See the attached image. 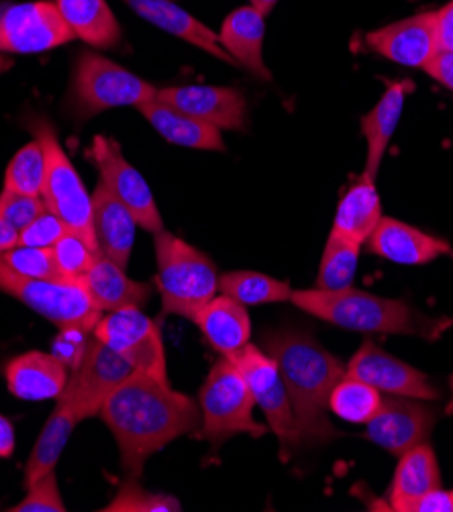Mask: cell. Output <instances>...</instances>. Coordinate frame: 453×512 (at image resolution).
Wrapping results in <instances>:
<instances>
[{
    "label": "cell",
    "instance_id": "obj_1",
    "mask_svg": "<svg viewBox=\"0 0 453 512\" xmlns=\"http://www.w3.org/2000/svg\"><path fill=\"white\" fill-rule=\"evenodd\" d=\"M98 417L113 433L121 466L133 478H141L151 455L178 437L198 435L203 423L198 402L141 372H133L109 394Z\"/></svg>",
    "mask_w": 453,
    "mask_h": 512
},
{
    "label": "cell",
    "instance_id": "obj_2",
    "mask_svg": "<svg viewBox=\"0 0 453 512\" xmlns=\"http://www.w3.org/2000/svg\"><path fill=\"white\" fill-rule=\"evenodd\" d=\"M262 349L276 362L286 384L300 447L341 437L329 421V394L345 376L339 357L313 335L296 329L264 331Z\"/></svg>",
    "mask_w": 453,
    "mask_h": 512
},
{
    "label": "cell",
    "instance_id": "obj_3",
    "mask_svg": "<svg viewBox=\"0 0 453 512\" xmlns=\"http://www.w3.org/2000/svg\"><path fill=\"white\" fill-rule=\"evenodd\" d=\"M290 302L329 325L358 333L411 335L437 341L453 321L429 317L402 298H384L358 288L292 290Z\"/></svg>",
    "mask_w": 453,
    "mask_h": 512
},
{
    "label": "cell",
    "instance_id": "obj_4",
    "mask_svg": "<svg viewBox=\"0 0 453 512\" xmlns=\"http://www.w3.org/2000/svg\"><path fill=\"white\" fill-rule=\"evenodd\" d=\"M156 237V288L164 315L194 319L219 292V272L207 253L162 229Z\"/></svg>",
    "mask_w": 453,
    "mask_h": 512
},
{
    "label": "cell",
    "instance_id": "obj_5",
    "mask_svg": "<svg viewBox=\"0 0 453 512\" xmlns=\"http://www.w3.org/2000/svg\"><path fill=\"white\" fill-rule=\"evenodd\" d=\"M158 88L131 74L96 51H82L74 64L66 109L84 123L100 113L119 107H141L156 98Z\"/></svg>",
    "mask_w": 453,
    "mask_h": 512
},
{
    "label": "cell",
    "instance_id": "obj_6",
    "mask_svg": "<svg viewBox=\"0 0 453 512\" xmlns=\"http://www.w3.org/2000/svg\"><path fill=\"white\" fill-rule=\"evenodd\" d=\"M200 423L198 437L211 443L213 449L221 447L235 435L264 437L270 429L254 419L256 400L249 390L239 368L231 357L223 355L211 368L203 388L198 392Z\"/></svg>",
    "mask_w": 453,
    "mask_h": 512
},
{
    "label": "cell",
    "instance_id": "obj_7",
    "mask_svg": "<svg viewBox=\"0 0 453 512\" xmlns=\"http://www.w3.org/2000/svg\"><path fill=\"white\" fill-rule=\"evenodd\" d=\"M31 129L41 143L45 158V178L41 188L45 209L60 217L68 231L80 235L98 249L92 231V194H88L80 174L70 162L54 125L37 119L31 123Z\"/></svg>",
    "mask_w": 453,
    "mask_h": 512
},
{
    "label": "cell",
    "instance_id": "obj_8",
    "mask_svg": "<svg viewBox=\"0 0 453 512\" xmlns=\"http://www.w3.org/2000/svg\"><path fill=\"white\" fill-rule=\"evenodd\" d=\"M0 292H5L60 329L92 333L103 311L90 298L82 282L25 278L0 266Z\"/></svg>",
    "mask_w": 453,
    "mask_h": 512
},
{
    "label": "cell",
    "instance_id": "obj_9",
    "mask_svg": "<svg viewBox=\"0 0 453 512\" xmlns=\"http://www.w3.org/2000/svg\"><path fill=\"white\" fill-rule=\"evenodd\" d=\"M229 357L249 384L256 406L262 408L266 417L268 429L278 437L282 462H288L294 451L300 449V439L290 396L276 362L262 347L251 343H247Z\"/></svg>",
    "mask_w": 453,
    "mask_h": 512
},
{
    "label": "cell",
    "instance_id": "obj_10",
    "mask_svg": "<svg viewBox=\"0 0 453 512\" xmlns=\"http://www.w3.org/2000/svg\"><path fill=\"white\" fill-rule=\"evenodd\" d=\"M92 335L117 351L133 372L170 384L162 333L139 309L109 313L96 323Z\"/></svg>",
    "mask_w": 453,
    "mask_h": 512
},
{
    "label": "cell",
    "instance_id": "obj_11",
    "mask_svg": "<svg viewBox=\"0 0 453 512\" xmlns=\"http://www.w3.org/2000/svg\"><path fill=\"white\" fill-rule=\"evenodd\" d=\"M131 374L133 368L123 357L92 335L84 360L70 372V380L60 398L74 408L78 421L98 417L109 394Z\"/></svg>",
    "mask_w": 453,
    "mask_h": 512
},
{
    "label": "cell",
    "instance_id": "obj_12",
    "mask_svg": "<svg viewBox=\"0 0 453 512\" xmlns=\"http://www.w3.org/2000/svg\"><path fill=\"white\" fill-rule=\"evenodd\" d=\"M72 39L76 37L54 0L21 3L0 13V54H43Z\"/></svg>",
    "mask_w": 453,
    "mask_h": 512
},
{
    "label": "cell",
    "instance_id": "obj_13",
    "mask_svg": "<svg viewBox=\"0 0 453 512\" xmlns=\"http://www.w3.org/2000/svg\"><path fill=\"white\" fill-rule=\"evenodd\" d=\"M90 158L98 168L100 182L133 213L139 227L151 233L164 229V221L149 184L125 160L121 145L113 137L96 135L90 145Z\"/></svg>",
    "mask_w": 453,
    "mask_h": 512
},
{
    "label": "cell",
    "instance_id": "obj_14",
    "mask_svg": "<svg viewBox=\"0 0 453 512\" xmlns=\"http://www.w3.org/2000/svg\"><path fill=\"white\" fill-rule=\"evenodd\" d=\"M439 417V408L427 404V400L386 394L374 419L366 423V437L384 451L400 457L429 441Z\"/></svg>",
    "mask_w": 453,
    "mask_h": 512
},
{
    "label": "cell",
    "instance_id": "obj_15",
    "mask_svg": "<svg viewBox=\"0 0 453 512\" xmlns=\"http://www.w3.org/2000/svg\"><path fill=\"white\" fill-rule=\"evenodd\" d=\"M345 374L372 384L382 394L407 396L419 400H439L441 388L423 372L386 353L372 341H366L345 366Z\"/></svg>",
    "mask_w": 453,
    "mask_h": 512
},
{
    "label": "cell",
    "instance_id": "obj_16",
    "mask_svg": "<svg viewBox=\"0 0 453 512\" xmlns=\"http://www.w3.org/2000/svg\"><path fill=\"white\" fill-rule=\"evenodd\" d=\"M156 98L166 105L205 121L219 131H243L247 121L245 96L239 88L213 84H186L158 88Z\"/></svg>",
    "mask_w": 453,
    "mask_h": 512
},
{
    "label": "cell",
    "instance_id": "obj_17",
    "mask_svg": "<svg viewBox=\"0 0 453 512\" xmlns=\"http://www.w3.org/2000/svg\"><path fill=\"white\" fill-rule=\"evenodd\" d=\"M366 43L378 56L415 70H425L439 51L435 13H421L384 25L366 35Z\"/></svg>",
    "mask_w": 453,
    "mask_h": 512
},
{
    "label": "cell",
    "instance_id": "obj_18",
    "mask_svg": "<svg viewBox=\"0 0 453 512\" xmlns=\"http://www.w3.org/2000/svg\"><path fill=\"white\" fill-rule=\"evenodd\" d=\"M366 245L370 253L398 266H425L451 253L445 239L392 217H382Z\"/></svg>",
    "mask_w": 453,
    "mask_h": 512
},
{
    "label": "cell",
    "instance_id": "obj_19",
    "mask_svg": "<svg viewBox=\"0 0 453 512\" xmlns=\"http://www.w3.org/2000/svg\"><path fill=\"white\" fill-rule=\"evenodd\" d=\"M137 227L133 213L103 182H98L92 194V231L100 255L127 268Z\"/></svg>",
    "mask_w": 453,
    "mask_h": 512
},
{
    "label": "cell",
    "instance_id": "obj_20",
    "mask_svg": "<svg viewBox=\"0 0 453 512\" xmlns=\"http://www.w3.org/2000/svg\"><path fill=\"white\" fill-rule=\"evenodd\" d=\"M5 378L13 396L39 402L60 398L70 380V370L54 353L27 351L7 364Z\"/></svg>",
    "mask_w": 453,
    "mask_h": 512
},
{
    "label": "cell",
    "instance_id": "obj_21",
    "mask_svg": "<svg viewBox=\"0 0 453 512\" xmlns=\"http://www.w3.org/2000/svg\"><path fill=\"white\" fill-rule=\"evenodd\" d=\"M127 7H131L143 21L156 25L158 29L207 51L213 58L237 66L233 58L219 43V33L209 29L205 23H200L194 15L186 13L178 7L174 0H125Z\"/></svg>",
    "mask_w": 453,
    "mask_h": 512
},
{
    "label": "cell",
    "instance_id": "obj_22",
    "mask_svg": "<svg viewBox=\"0 0 453 512\" xmlns=\"http://www.w3.org/2000/svg\"><path fill=\"white\" fill-rule=\"evenodd\" d=\"M264 37L266 15L251 5L229 13L219 31V43L233 58L237 66L262 80H272V74L264 62Z\"/></svg>",
    "mask_w": 453,
    "mask_h": 512
},
{
    "label": "cell",
    "instance_id": "obj_23",
    "mask_svg": "<svg viewBox=\"0 0 453 512\" xmlns=\"http://www.w3.org/2000/svg\"><path fill=\"white\" fill-rule=\"evenodd\" d=\"M439 486L441 472L437 455L429 443H421L400 455L388 490V508L396 512H413L417 500Z\"/></svg>",
    "mask_w": 453,
    "mask_h": 512
},
{
    "label": "cell",
    "instance_id": "obj_24",
    "mask_svg": "<svg viewBox=\"0 0 453 512\" xmlns=\"http://www.w3.org/2000/svg\"><path fill=\"white\" fill-rule=\"evenodd\" d=\"M90 298L103 313L141 309L154 294V286L131 280L125 268L100 255L92 270L82 278Z\"/></svg>",
    "mask_w": 453,
    "mask_h": 512
},
{
    "label": "cell",
    "instance_id": "obj_25",
    "mask_svg": "<svg viewBox=\"0 0 453 512\" xmlns=\"http://www.w3.org/2000/svg\"><path fill=\"white\" fill-rule=\"evenodd\" d=\"M137 109L151 127L174 145L203 151H225V141L217 127L166 105L160 98H151Z\"/></svg>",
    "mask_w": 453,
    "mask_h": 512
},
{
    "label": "cell",
    "instance_id": "obj_26",
    "mask_svg": "<svg viewBox=\"0 0 453 512\" xmlns=\"http://www.w3.org/2000/svg\"><path fill=\"white\" fill-rule=\"evenodd\" d=\"M192 323L217 353L227 357L245 347L251 337V321L245 306L225 294L209 300Z\"/></svg>",
    "mask_w": 453,
    "mask_h": 512
},
{
    "label": "cell",
    "instance_id": "obj_27",
    "mask_svg": "<svg viewBox=\"0 0 453 512\" xmlns=\"http://www.w3.org/2000/svg\"><path fill=\"white\" fill-rule=\"evenodd\" d=\"M409 88H411L409 80H398L390 84L374 105V109L368 111L360 121V127L368 145L364 174L374 180L380 172L384 153L392 141V135L400 123Z\"/></svg>",
    "mask_w": 453,
    "mask_h": 512
},
{
    "label": "cell",
    "instance_id": "obj_28",
    "mask_svg": "<svg viewBox=\"0 0 453 512\" xmlns=\"http://www.w3.org/2000/svg\"><path fill=\"white\" fill-rule=\"evenodd\" d=\"M382 217V202L376 180L362 174L339 198L331 233L364 245Z\"/></svg>",
    "mask_w": 453,
    "mask_h": 512
},
{
    "label": "cell",
    "instance_id": "obj_29",
    "mask_svg": "<svg viewBox=\"0 0 453 512\" xmlns=\"http://www.w3.org/2000/svg\"><path fill=\"white\" fill-rule=\"evenodd\" d=\"M76 39L96 47L111 49L121 41V25L107 0H54Z\"/></svg>",
    "mask_w": 453,
    "mask_h": 512
},
{
    "label": "cell",
    "instance_id": "obj_30",
    "mask_svg": "<svg viewBox=\"0 0 453 512\" xmlns=\"http://www.w3.org/2000/svg\"><path fill=\"white\" fill-rule=\"evenodd\" d=\"M76 423H80V421L74 413V408L64 398H58L54 413L49 415V419L45 421L43 431L27 459L25 488L31 486L35 480L43 478L45 474L56 472L60 455L64 453L66 443H68Z\"/></svg>",
    "mask_w": 453,
    "mask_h": 512
},
{
    "label": "cell",
    "instance_id": "obj_31",
    "mask_svg": "<svg viewBox=\"0 0 453 512\" xmlns=\"http://www.w3.org/2000/svg\"><path fill=\"white\" fill-rule=\"evenodd\" d=\"M382 398L372 384L345 374L329 394V413L347 423L366 425L378 413Z\"/></svg>",
    "mask_w": 453,
    "mask_h": 512
},
{
    "label": "cell",
    "instance_id": "obj_32",
    "mask_svg": "<svg viewBox=\"0 0 453 512\" xmlns=\"http://www.w3.org/2000/svg\"><path fill=\"white\" fill-rule=\"evenodd\" d=\"M219 290L243 306L288 302L292 296V286L288 282L247 270L219 276Z\"/></svg>",
    "mask_w": 453,
    "mask_h": 512
},
{
    "label": "cell",
    "instance_id": "obj_33",
    "mask_svg": "<svg viewBox=\"0 0 453 512\" xmlns=\"http://www.w3.org/2000/svg\"><path fill=\"white\" fill-rule=\"evenodd\" d=\"M362 247L364 245H360L356 241L329 233L323 258H321V266H319L317 288L345 290V288L354 286Z\"/></svg>",
    "mask_w": 453,
    "mask_h": 512
},
{
    "label": "cell",
    "instance_id": "obj_34",
    "mask_svg": "<svg viewBox=\"0 0 453 512\" xmlns=\"http://www.w3.org/2000/svg\"><path fill=\"white\" fill-rule=\"evenodd\" d=\"M43 178H45V158H43L41 143L35 139L23 145L15 153V158L9 162V168L5 172V188L23 192V194L41 196Z\"/></svg>",
    "mask_w": 453,
    "mask_h": 512
},
{
    "label": "cell",
    "instance_id": "obj_35",
    "mask_svg": "<svg viewBox=\"0 0 453 512\" xmlns=\"http://www.w3.org/2000/svg\"><path fill=\"white\" fill-rule=\"evenodd\" d=\"M0 266L9 272L25 278H41V280H64L52 247H29L17 245L5 253H0ZM70 282V280H68Z\"/></svg>",
    "mask_w": 453,
    "mask_h": 512
},
{
    "label": "cell",
    "instance_id": "obj_36",
    "mask_svg": "<svg viewBox=\"0 0 453 512\" xmlns=\"http://www.w3.org/2000/svg\"><path fill=\"white\" fill-rule=\"evenodd\" d=\"M105 512H176L180 508V500L162 494V492H149L139 484V478L129 476L119 494L105 506L100 508Z\"/></svg>",
    "mask_w": 453,
    "mask_h": 512
},
{
    "label": "cell",
    "instance_id": "obj_37",
    "mask_svg": "<svg viewBox=\"0 0 453 512\" xmlns=\"http://www.w3.org/2000/svg\"><path fill=\"white\" fill-rule=\"evenodd\" d=\"M52 251L62 278L70 282H82V278L92 270V266L100 258V251L96 247H92L86 239L72 231H68L52 247Z\"/></svg>",
    "mask_w": 453,
    "mask_h": 512
},
{
    "label": "cell",
    "instance_id": "obj_38",
    "mask_svg": "<svg viewBox=\"0 0 453 512\" xmlns=\"http://www.w3.org/2000/svg\"><path fill=\"white\" fill-rule=\"evenodd\" d=\"M41 213H45V202L41 196L23 194L7 188L0 192V219H5L17 231L29 227Z\"/></svg>",
    "mask_w": 453,
    "mask_h": 512
},
{
    "label": "cell",
    "instance_id": "obj_39",
    "mask_svg": "<svg viewBox=\"0 0 453 512\" xmlns=\"http://www.w3.org/2000/svg\"><path fill=\"white\" fill-rule=\"evenodd\" d=\"M13 512H66L56 472H49L43 478L27 486V496L11 508Z\"/></svg>",
    "mask_w": 453,
    "mask_h": 512
},
{
    "label": "cell",
    "instance_id": "obj_40",
    "mask_svg": "<svg viewBox=\"0 0 453 512\" xmlns=\"http://www.w3.org/2000/svg\"><path fill=\"white\" fill-rule=\"evenodd\" d=\"M68 233V227L60 217H56L52 211L41 213L29 227L21 231L19 245L29 247H54L64 235Z\"/></svg>",
    "mask_w": 453,
    "mask_h": 512
},
{
    "label": "cell",
    "instance_id": "obj_41",
    "mask_svg": "<svg viewBox=\"0 0 453 512\" xmlns=\"http://www.w3.org/2000/svg\"><path fill=\"white\" fill-rule=\"evenodd\" d=\"M88 343H90L88 331H82V329H60V335L54 339L52 353L72 372L84 360Z\"/></svg>",
    "mask_w": 453,
    "mask_h": 512
},
{
    "label": "cell",
    "instance_id": "obj_42",
    "mask_svg": "<svg viewBox=\"0 0 453 512\" xmlns=\"http://www.w3.org/2000/svg\"><path fill=\"white\" fill-rule=\"evenodd\" d=\"M425 72L439 82L443 88L453 92V54L451 51H437L433 60L427 64Z\"/></svg>",
    "mask_w": 453,
    "mask_h": 512
},
{
    "label": "cell",
    "instance_id": "obj_43",
    "mask_svg": "<svg viewBox=\"0 0 453 512\" xmlns=\"http://www.w3.org/2000/svg\"><path fill=\"white\" fill-rule=\"evenodd\" d=\"M413 512H453V490L433 488L417 500Z\"/></svg>",
    "mask_w": 453,
    "mask_h": 512
},
{
    "label": "cell",
    "instance_id": "obj_44",
    "mask_svg": "<svg viewBox=\"0 0 453 512\" xmlns=\"http://www.w3.org/2000/svg\"><path fill=\"white\" fill-rule=\"evenodd\" d=\"M435 35L439 51H451L453 54V0L435 11Z\"/></svg>",
    "mask_w": 453,
    "mask_h": 512
},
{
    "label": "cell",
    "instance_id": "obj_45",
    "mask_svg": "<svg viewBox=\"0 0 453 512\" xmlns=\"http://www.w3.org/2000/svg\"><path fill=\"white\" fill-rule=\"evenodd\" d=\"M15 451V427L13 423L0 415V459L11 457Z\"/></svg>",
    "mask_w": 453,
    "mask_h": 512
},
{
    "label": "cell",
    "instance_id": "obj_46",
    "mask_svg": "<svg viewBox=\"0 0 453 512\" xmlns=\"http://www.w3.org/2000/svg\"><path fill=\"white\" fill-rule=\"evenodd\" d=\"M21 231H17L13 225H9L5 219H0V253H5L19 245Z\"/></svg>",
    "mask_w": 453,
    "mask_h": 512
},
{
    "label": "cell",
    "instance_id": "obj_47",
    "mask_svg": "<svg viewBox=\"0 0 453 512\" xmlns=\"http://www.w3.org/2000/svg\"><path fill=\"white\" fill-rule=\"evenodd\" d=\"M278 3H280V0H249V5L254 7V9H258L266 17L276 9Z\"/></svg>",
    "mask_w": 453,
    "mask_h": 512
},
{
    "label": "cell",
    "instance_id": "obj_48",
    "mask_svg": "<svg viewBox=\"0 0 453 512\" xmlns=\"http://www.w3.org/2000/svg\"><path fill=\"white\" fill-rule=\"evenodd\" d=\"M11 66H13V62L9 58H5V54H0V74L7 72Z\"/></svg>",
    "mask_w": 453,
    "mask_h": 512
}]
</instances>
